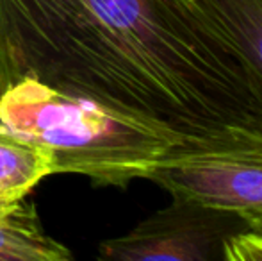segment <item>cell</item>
Returning <instances> with one entry per match:
<instances>
[{"label":"cell","mask_w":262,"mask_h":261,"mask_svg":"<svg viewBox=\"0 0 262 261\" xmlns=\"http://www.w3.org/2000/svg\"><path fill=\"white\" fill-rule=\"evenodd\" d=\"M24 77L162 120L191 147L262 145L252 83L179 0H0V93Z\"/></svg>","instance_id":"6da1fadb"},{"label":"cell","mask_w":262,"mask_h":261,"mask_svg":"<svg viewBox=\"0 0 262 261\" xmlns=\"http://www.w3.org/2000/svg\"><path fill=\"white\" fill-rule=\"evenodd\" d=\"M0 127L50 152L52 175L125 190L187 138L162 120L66 93L31 77L0 93Z\"/></svg>","instance_id":"7a4b0ae2"},{"label":"cell","mask_w":262,"mask_h":261,"mask_svg":"<svg viewBox=\"0 0 262 261\" xmlns=\"http://www.w3.org/2000/svg\"><path fill=\"white\" fill-rule=\"evenodd\" d=\"M146 181L171 198L234 213L262 229V145L179 147Z\"/></svg>","instance_id":"3957f363"},{"label":"cell","mask_w":262,"mask_h":261,"mask_svg":"<svg viewBox=\"0 0 262 261\" xmlns=\"http://www.w3.org/2000/svg\"><path fill=\"white\" fill-rule=\"evenodd\" d=\"M241 216L186 198L168 206L121 236L98 245V258L111 261H223L225 242L248 229Z\"/></svg>","instance_id":"277c9868"},{"label":"cell","mask_w":262,"mask_h":261,"mask_svg":"<svg viewBox=\"0 0 262 261\" xmlns=\"http://www.w3.org/2000/svg\"><path fill=\"white\" fill-rule=\"evenodd\" d=\"M223 45L262 106V0H179Z\"/></svg>","instance_id":"5b68a950"},{"label":"cell","mask_w":262,"mask_h":261,"mask_svg":"<svg viewBox=\"0 0 262 261\" xmlns=\"http://www.w3.org/2000/svg\"><path fill=\"white\" fill-rule=\"evenodd\" d=\"M72 252L47 234L32 202H0V261H66Z\"/></svg>","instance_id":"8992f818"},{"label":"cell","mask_w":262,"mask_h":261,"mask_svg":"<svg viewBox=\"0 0 262 261\" xmlns=\"http://www.w3.org/2000/svg\"><path fill=\"white\" fill-rule=\"evenodd\" d=\"M49 175H52L49 150L0 127V202L27 197Z\"/></svg>","instance_id":"52a82bcc"},{"label":"cell","mask_w":262,"mask_h":261,"mask_svg":"<svg viewBox=\"0 0 262 261\" xmlns=\"http://www.w3.org/2000/svg\"><path fill=\"white\" fill-rule=\"evenodd\" d=\"M225 261H262V229L248 227L232 234L223 247Z\"/></svg>","instance_id":"ba28073f"}]
</instances>
